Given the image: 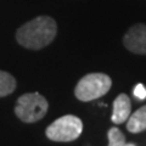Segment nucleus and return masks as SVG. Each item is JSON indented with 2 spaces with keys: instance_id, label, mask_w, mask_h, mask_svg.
<instances>
[{
  "instance_id": "nucleus-1",
  "label": "nucleus",
  "mask_w": 146,
  "mask_h": 146,
  "mask_svg": "<svg viewBox=\"0 0 146 146\" xmlns=\"http://www.w3.org/2000/svg\"><path fill=\"white\" fill-rule=\"evenodd\" d=\"M57 33V25L49 16H39L27 22L16 32V39L26 49L39 50L52 42Z\"/></svg>"
},
{
  "instance_id": "nucleus-2",
  "label": "nucleus",
  "mask_w": 146,
  "mask_h": 146,
  "mask_svg": "<svg viewBox=\"0 0 146 146\" xmlns=\"http://www.w3.org/2000/svg\"><path fill=\"white\" fill-rule=\"evenodd\" d=\"M112 86V79L105 73H89L76 85L74 95L83 102L98 100L106 95Z\"/></svg>"
},
{
  "instance_id": "nucleus-3",
  "label": "nucleus",
  "mask_w": 146,
  "mask_h": 146,
  "mask_svg": "<svg viewBox=\"0 0 146 146\" xmlns=\"http://www.w3.org/2000/svg\"><path fill=\"white\" fill-rule=\"evenodd\" d=\"M49 102L39 93H27L17 99L15 113L22 122L34 123L46 115Z\"/></svg>"
},
{
  "instance_id": "nucleus-4",
  "label": "nucleus",
  "mask_w": 146,
  "mask_h": 146,
  "mask_svg": "<svg viewBox=\"0 0 146 146\" xmlns=\"http://www.w3.org/2000/svg\"><path fill=\"white\" fill-rule=\"evenodd\" d=\"M82 131H83V123L80 118L73 115H66L54 121L46 128L45 134L51 141L70 143L78 139Z\"/></svg>"
},
{
  "instance_id": "nucleus-5",
  "label": "nucleus",
  "mask_w": 146,
  "mask_h": 146,
  "mask_svg": "<svg viewBox=\"0 0 146 146\" xmlns=\"http://www.w3.org/2000/svg\"><path fill=\"white\" fill-rule=\"evenodd\" d=\"M123 44L130 52L146 55V25L138 23L130 27L123 36Z\"/></svg>"
},
{
  "instance_id": "nucleus-6",
  "label": "nucleus",
  "mask_w": 146,
  "mask_h": 146,
  "mask_svg": "<svg viewBox=\"0 0 146 146\" xmlns=\"http://www.w3.org/2000/svg\"><path fill=\"white\" fill-rule=\"evenodd\" d=\"M131 112V102L127 94H119L113 101V112L111 121L116 124H122L128 121Z\"/></svg>"
},
{
  "instance_id": "nucleus-7",
  "label": "nucleus",
  "mask_w": 146,
  "mask_h": 146,
  "mask_svg": "<svg viewBox=\"0 0 146 146\" xmlns=\"http://www.w3.org/2000/svg\"><path fill=\"white\" fill-rule=\"evenodd\" d=\"M127 129L134 134L146 130V105L136 110L133 115L129 116L127 123Z\"/></svg>"
},
{
  "instance_id": "nucleus-8",
  "label": "nucleus",
  "mask_w": 146,
  "mask_h": 146,
  "mask_svg": "<svg viewBox=\"0 0 146 146\" xmlns=\"http://www.w3.org/2000/svg\"><path fill=\"white\" fill-rule=\"evenodd\" d=\"M16 89V79L5 71H0V98L7 96Z\"/></svg>"
},
{
  "instance_id": "nucleus-9",
  "label": "nucleus",
  "mask_w": 146,
  "mask_h": 146,
  "mask_svg": "<svg viewBox=\"0 0 146 146\" xmlns=\"http://www.w3.org/2000/svg\"><path fill=\"white\" fill-rule=\"evenodd\" d=\"M108 146H124L125 136L118 128H111L107 133Z\"/></svg>"
},
{
  "instance_id": "nucleus-10",
  "label": "nucleus",
  "mask_w": 146,
  "mask_h": 146,
  "mask_svg": "<svg viewBox=\"0 0 146 146\" xmlns=\"http://www.w3.org/2000/svg\"><path fill=\"white\" fill-rule=\"evenodd\" d=\"M134 95H135V98H138L139 100H145L146 99V89H145V86L139 83L134 89Z\"/></svg>"
},
{
  "instance_id": "nucleus-11",
  "label": "nucleus",
  "mask_w": 146,
  "mask_h": 146,
  "mask_svg": "<svg viewBox=\"0 0 146 146\" xmlns=\"http://www.w3.org/2000/svg\"><path fill=\"white\" fill-rule=\"evenodd\" d=\"M124 146H135V145H134V144H127V143H125Z\"/></svg>"
}]
</instances>
